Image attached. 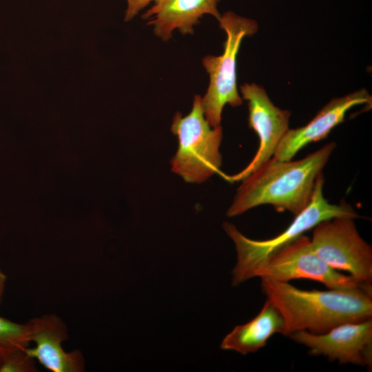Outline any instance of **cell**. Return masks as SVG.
Returning <instances> with one entry per match:
<instances>
[{"label": "cell", "mask_w": 372, "mask_h": 372, "mask_svg": "<svg viewBox=\"0 0 372 372\" xmlns=\"http://www.w3.org/2000/svg\"><path fill=\"white\" fill-rule=\"evenodd\" d=\"M335 148L331 142L299 160L270 158L242 180L227 216H236L261 205L298 215L309 204L316 178Z\"/></svg>", "instance_id": "1"}, {"label": "cell", "mask_w": 372, "mask_h": 372, "mask_svg": "<svg viewBox=\"0 0 372 372\" xmlns=\"http://www.w3.org/2000/svg\"><path fill=\"white\" fill-rule=\"evenodd\" d=\"M263 293L284 319L282 334L324 333L347 322L372 318V289L302 290L289 282L261 278Z\"/></svg>", "instance_id": "2"}, {"label": "cell", "mask_w": 372, "mask_h": 372, "mask_svg": "<svg viewBox=\"0 0 372 372\" xmlns=\"http://www.w3.org/2000/svg\"><path fill=\"white\" fill-rule=\"evenodd\" d=\"M324 178L322 172L316 178L309 204L293 222L277 236L265 240L250 239L240 233L236 226L225 222L223 227L234 241L237 251V262L232 270V285L254 278L258 265L270 254L282 248L322 220L337 216L360 217L351 205L345 201L331 204L323 196Z\"/></svg>", "instance_id": "3"}, {"label": "cell", "mask_w": 372, "mask_h": 372, "mask_svg": "<svg viewBox=\"0 0 372 372\" xmlns=\"http://www.w3.org/2000/svg\"><path fill=\"white\" fill-rule=\"evenodd\" d=\"M172 132L177 136L178 148L171 161L172 171L187 183H200L214 174L220 175L223 139L221 125L211 127L205 118L201 96L196 95L191 112L185 116L176 112Z\"/></svg>", "instance_id": "4"}, {"label": "cell", "mask_w": 372, "mask_h": 372, "mask_svg": "<svg viewBox=\"0 0 372 372\" xmlns=\"http://www.w3.org/2000/svg\"><path fill=\"white\" fill-rule=\"evenodd\" d=\"M219 26L227 34L224 51L220 56L207 55L203 65L209 75L207 92L201 98L205 119L211 127L220 125L222 112L228 104L238 107L243 103L237 89L236 59L242 40L258 30L255 20L239 16L231 11L222 14Z\"/></svg>", "instance_id": "5"}, {"label": "cell", "mask_w": 372, "mask_h": 372, "mask_svg": "<svg viewBox=\"0 0 372 372\" xmlns=\"http://www.w3.org/2000/svg\"><path fill=\"white\" fill-rule=\"evenodd\" d=\"M254 277L281 282L309 279L335 290L372 289V285L360 282L329 266L313 251L311 238L304 235L268 256L255 270Z\"/></svg>", "instance_id": "6"}, {"label": "cell", "mask_w": 372, "mask_h": 372, "mask_svg": "<svg viewBox=\"0 0 372 372\" xmlns=\"http://www.w3.org/2000/svg\"><path fill=\"white\" fill-rule=\"evenodd\" d=\"M354 219L337 216L321 221L313 228L311 244L329 266L371 285L372 248L360 236Z\"/></svg>", "instance_id": "7"}, {"label": "cell", "mask_w": 372, "mask_h": 372, "mask_svg": "<svg viewBox=\"0 0 372 372\" xmlns=\"http://www.w3.org/2000/svg\"><path fill=\"white\" fill-rule=\"evenodd\" d=\"M242 99L247 101L249 126L259 138V147L251 161L236 174L221 176L233 183L243 180L264 162L273 157L274 152L289 130L291 112L276 106L264 88L254 83L240 87Z\"/></svg>", "instance_id": "8"}, {"label": "cell", "mask_w": 372, "mask_h": 372, "mask_svg": "<svg viewBox=\"0 0 372 372\" xmlns=\"http://www.w3.org/2000/svg\"><path fill=\"white\" fill-rule=\"evenodd\" d=\"M289 337L309 348L311 355L372 369V318L341 324L324 333L299 331Z\"/></svg>", "instance_id": "9"}, {"label": "cell", "mask_w": 372, "mask_h": 372, "mask_svg": "<svg viewBox=\"0 0 372 372\" xmlns=\"http://www.w3.org/2000/svg\"><path fill=\"white\" fill-rule=\"evenodd\" d=\"M30 341L35 344L26 352L52 372H83L85 362L79 350L66 352L62 343L68 339L63 321L55 314H44L28 322Z\"/></svg>", "instance_id": "10"}, {"label": "cell", "mask_w": 372, "mask_h": 372, "mask_svg": "<svg viewBox=\"0 0 372 372\" xmlns=\"http://www.w3.org/2000/svg\"><path fill=\"white\" fill-rule=\"evenodd\" d=\"M369 92L362 88L344 96L333 98L307 125L289 129L280 141L273 156L280 161H289L307 145L322 140L338 124L353 107L369 102Z\"/></svg>", "instance_id": "11"}, {"label": "cell", "mask_w": 372, "mask_h": 372, "mask_svg": "<svg viewBox=\"0 0 372 372\" xmlns=\"http://www.w3.org/2000/svg\"><path fill=\"white\" fill-rule=\"evenodd\" d=\"M220 0H157L142 16L153 25L155 35L167 41L177 29L183 34H194V26L204 14H211L218 20L217 9Z\"/></svg>", "instance_id": "12"}, {"label": "cell", "mask_w": 372, "mask_h": 372, "mask_svg": "<svg viewBox=\"0 0 372 372\" xmlns=\"http://www.w3.org/2000/svg\"><path fill=\"white\" fill-rule=\"evenodd\" d=\"M284 319L274 304L267 299L260 312L247 323L236 326L223 340L220 348L242 355L254 353L265 347L270 337L282 333Z\"/></svg>", "instance_id": "13"}, {"label": "cell", "mask_w": 372, "mask_h": 372, "mask_svg": "<svg viewBox=\"0 0 372 372\" xmlns=\"http://www.w3.org/2000/svg\"><path fill=\"white\" fill-rule=\"evenodd\" d=\"M30 333L28 322L17 323L0 316V354L28 348Z\"/></svg>", "instance_id": "14"}, {"label": "cell", "mask_w": 372, "mask_h": 372, "mask_svg": "<svg viewBox=\"0 0 372 372\" xmlns=\"http://www.w3.org/2000/svg\"><path fill=\"white\" fill-rule=\"evenodd\" d=\"M35 359L25 349H17L1 354L0 372H36Z\"/></svg>", "instance_id": "15"}, {"label": "cell", "mask_w": 372, "mask_h": 372, "mask_svg": "<svg viewBox=\"0 0 372 372\" xmlns=\"http://www.w3.org/2000/svg\"><path fill=\"white\" fill-rule=\"evenodd\" d=\"M157 0H127V8L125 11L124 20L129 21L132 20L140 10L145 8L151 2H155Z\"/></svg>", "instance_id": "16"}, {"label": "cell", "mask_w": 372, "mask_h": 372, "mask_svg": "<svg viewBox=\"0 0 372 372\" xmlns=\"http://www.w3.org/2000/svg\"><path fill=\"white\" fill-rule=\"evenodd\" d=\"M6 280H7L6 275L0 268V304L1 302L3 293L5 291Z\"/></svg>", "instance_id": "17"}, {"label": "cell", "mask_w": 372, "mask_h": 372, "mask_svg": "<svg viewBox=\"0 0 372 372\" xmlns=\"http://www.w3.org/2000/svg\"><path fill=\"white\" fill-rule=\"evenodd\" d=\"M1 354H0V362H1Z\"/></svg>", "instance_id": "18"}]
</instances>
